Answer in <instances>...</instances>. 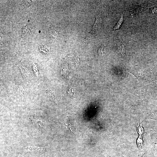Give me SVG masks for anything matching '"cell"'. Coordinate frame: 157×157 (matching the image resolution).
Here are the masks:
<instances>
[{
	"mask_svg": "<svg viewBox=\"0 0 157 157\" xmlns=\"http://www.w3.org/2000/svg\"><path fill=\"white\" fill-rule=\"evenodd\" d=\"M30 118L32 124L35 126L41 128L46 127L47 123L45 120L33 116L31 117Z\"/></svg>",
	"mask_w": 157,
	"mask_h": 157,
	"instance_id": "obj_1",
	"label": "cell"
},
{
	"mask_svg": "<svg viewBox=\"0 0 157 157\" xmlns=\"http://www.w3.org/2000/svg\"><path fill=\"white\" fill-rule=\"evenodd\" d=\"M23 149L26 151L33 152L42 151L44 149V148L39 146L28 145L24 147Z\"/></svg>",
	"mask_w": 157,
	"mask_h": 157,
	"instance_id": "obj_2",
	"label": "cell"
},
{
	"mask_svg": "<svg viewBox=\"0 0 157 157\" xmlns=\"http://www.w3.org/2000/svg\"><path fill=\"white\" fill-rule=\"evenodd\" d=\"M48 94L50 99L53 101L57 103L58 99L55 92L52 90L48 91Z\"/></svg>",
	"mask_w": 157,
	"mask_h": 157,
	"instance_id": "obj_3",
	"label": "cell"
},
{
	"mask_svg": "<svg viewBox=\"0 0 157 157\" xmlns=\"http://www.w3.org/2000/svg\"><path fill=\"white\" fill-rule=\"evenodd\" d=\"M124 20L123 15H122L119 18L116 25L113 28V30H118L121 27Z\"/></svg>",
	"mask_w": 157,
	"mask_h": 157,
	"instance_id": "obj_4",
	"label": "cell"
},
{
	"mask_svg": "<svg viewBox=\"0 0 157 157\" xmlns=\"http://www.w3.org/2000/svg\"><path fill=\"white\" fill-rule=\"evenodd\" d=\"M64 126L65 129L67 131L71 132L72 131L73 126L69 122L65 123Z\"/></svg>",
	"mask_w": 157,
	"mask_h": 157,
	"instance_id": "obj_5",
	"label": "cell"
},
{
	"mask_svg": "<svg viewBox=\"0 0 157 157\" xmlns=\"http://www.w3.org/2000/svg\"><path fill=\"white\" fill-rule=\"evenodd\" d=\"M17 90L18 93L20 95H23L25 94V90L21 85H19L18 86Z\"/></svg>",
	"mask_w": 157,
	"mask_h": 157,
	"instance_id": "obj_6",
	"label": "cell"
},
{
	"mask_svg": "<svg viewBox=\"0 0 157 157\" xmlns=\"http://www.w3.org/2000/svg\"><path fill=\"white\" fill-rule=\"evenodd\" d=\"M21 72L23 75L24 76L26 79L29 78L28 74V72L26 69H25L22 66L19 67Z\"/></svg>",
	"mask_w": 157,
	"mask_h": 157,
	"instance_id": "obj_7",
	"label": "cell"
},
{
	"mask_svg": "<svg viewBox=\"0 0 157 157\" xmlns=\"http://www.w3.org/2000/svg\"><path fill=\"white\" fill-rule=\"evenodd\" d=\"M23 4L26 7H27L34 3V1L31 0L23 1Z\"/></svg>",
	"mask_w": 157,
	"mask_h": 157,
	"instance_id": "obj_8",
	"label": "cell"
},
{
	"mask_svg": "<svg viewBox=\"0 0 157 157\" xmlns=\"http://www.w3.org/2000/svg\"><path fill=\"white\" fill-rule=\"evenodd\" d=\"M120 51L122 54L125 53V48L124 45L123 44L120 46Z\"/></svg>",
	"mask_w": 157,
	"mask_h": 157,
	"instance_id": "obj_9",
	"label": "cell"
},
{
	"mask_svg": "<svg viewBox=\"0 0 157 157\" xmlns=\"http://www.w3.org/2000/svg\"><path fill=\"white\" fill-rule=\"evenodd\" d=\"M33 69L34 73L37 76H38V68L37 66L34 64H33Z\"/></svg>",
	"mask_w": 157,
	"mask_h": 157,
	"instance_id": "obj_10",
	"label": "cell"
},
{
	"mask_svg": "<svg viewBox=\"0 0 157 157\" xmlns=\"http://www.w3.org/2000/svg\"><path fill=\"white\" fill-rule=\"evenodd\" d=\"M105 48V47L104 46H101L99 47L98 49V51H99L100 53L103 54V52L104 51V50Z\"/></svg>",
	"mask_w": 157,
	"mask_h": 157,
	"instance_id": "obj_11",
	"label": "cell"
},
{
	"mask_svg": "<svg viewBox=\"0 0 157 157\" xmlns=\"http://www.w3.org/2000/svg\"><path fill=\"white\" fill-rule=\"evenodd\" d=\"M79 60V56L78 54L76 56L75 58V63L76 65H78V64Z\"/></svg>",
	"mask_w": 157,
	"mask_h": 157,
	"instance_id": "obj_12",
	"label": "cell"
},
{
	"mask_svg": "<svg viewBox=\"0 0 157 157\" xmlns=\"http://www.w3.org/2000/svg\"><path fill=\"white\" fill-rule=\"evenodd\" d=\"M104 156L105 157H109L106 154H105Z\"/></svg>",
	"mask_w": 157,
	"mask_h": 157,
	"instance_id": "obj_13",
	"label": "cell"
}]
</instances>
